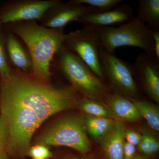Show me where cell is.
I'll return each instance as SVG.
<instances>
[{"mask_svg":"<svg viewBox=\"0 0 159 159\" xmlns=\"http://www.w3.org/2000/svg\"><path fill=\"white\" fill-rule=\"evenodd\" d=\"M12 68L0 77V112L9 130L7 153L28 152L35 131L54 114L77 106L80 95L72 85L61 87Z\"/></svg>","mask_w":159,"mask_h":159,"instance_id":"1","label":"cell"},{"mask_svg":"<svg viewBox=\"0 0 159 159\" xmlns=\"http://www.w3.org/2000/svg\"><path fill=\"white\" fill-rule=\"evenodd\" d=\"M6 25L9 32L25 45L32 62L31 73L39 79L51 80L54 58L64 44V29H48L35 21Z\"/></svg>","mask_w":159,"mask_h":159,"instance_id":"2","label":"cell"},{"mask_svg":"<svg viewBox=\"0 0 159 159\" xmlns=\"http://www.w3.org/2000/svg\"><path fill=\"white\" fill-rule=\"evenodd\" d=\"M53 69L62 74L85 98L101 101L109 95L104 81L64 44L55 56Z\"/></svg>","mask_w":159,"mask_h":159,"instance_id":"3","label":"cell"},{"mask_svg":"<svg viewBox=\"0 0 159 159\" xmlns=\"http://www.w3.org/2000/svg\"><path fill=\"white\" fill-rule=\"evenodd\" d=\"M94 29L101 48L107 52L115 53L116 49L122 47H135L156 58L153 30L148 28L138 16L118 27Z\"/></svg>","mask_w":159,"mask_h":159,"instance_id":"4","label":"cell"},{"mask_svg":"<svg viewBox=\"0 0 159 159\" xmlns=\"http://www.w3.org/2000/svg\"><path fill=\"white\" fill-rule=\"evenodd\" d=\"M38 142L40 145L66 146L82 154L87 153L91 149L84 122L75 116L56 122L40 136Z\"/></svg>","mask_w":159,"mask_h":159,"instance_id":"5","label":"cell"},{"mask_svg":"<svg viewBox=\"0 0 159 159\" xmlns=\"http://www.w3.org/2000/svg\"><path fill=\"white\" fill-rule=\"evenodd\" d=\"M64 45L104 81L101 60L102 48L95 29L83 27L66 34Z\"/></svg>","mask_w":159,"mask_h":159,"instance_id":"6","label":"cell"},{"mask_svg":"<svg viewBox=\"0 0 159 159\" xmlns=\"http://www.w3.org/2000/svg\"><path fill=\"white\" fill-rule=\"evenodd\" d=\"M101 60L104 78H107L114 88L126 96L137 97L139 89L134 79L133 66L101 48Z\"/></svg>","mask_w":159,"mask_h":159,"instance_id":"7","label":"cell"},{"mask_svg":"<svg viewBox=\"0 0 159 159\" xmlns=\"http://www.w3.org/2000/svg\"><path fill=\"white\" fill-rule=\"evenodd\" d=\"M59 0H15L0 12V24L39 21L46 11Z\"/></svg>","mask_w":159,"mask_h":159,"instance_id":"8","label":"cell"},{"mask_svg":"<svg viewBox=\"0 0 159 159\" xmlns=\"http://www.w3.org/2000/svg\"><path fill=\"white\" fill-rule=\"evenodd\" d=\"M97 10L89 6L75 2L71 0L64 2L59 0L51 7L40 20L41 25L50 29H64L67 25L84 15Z\"/></svg>","mask_w":159,"mask_h":159,"instance_id":"9","label":"cell"},{"mask_svg":"<svg viewBox=\"0 0 159 159\" xmlns=\"http://www.w3.org/2000/svg\"><path fill=\"white\" fill-rule=\"evenodd\" d=\"M134 76L138 75L145 93L151 99L159 102V61L145 53L139 54L133 65Z\"/></svg>","mask_w":159,"mask_h":159,"instance_id":"10","label":"cell"},{"mask_svg":"<svg viewBox=\"0 0 159 159\" xmlns=\"http://www.w3.org/2000/svg\"><path fill=\"white\" fill-rule=\"evenodd\" d=\"M134 17L131 7L127 4H122L108 11L88 13L79 18L76 21L81 23L84 27L96 29L122 25Z\"/></svg>","mask_w":159,"mask_h":159,"instance_id":"11","label":"cell"},{"mask_svg":"<svg viewBox=\"0 0 159 159\" xmlns=\"http://www.w3.org/2000/svg\"><path fill=\"white\" fill-rule=\"evenodd\" d=\"M126 128L120 121H116L100 139L101 148L107 159H123V149Z\"/></svg>","mask_w":159,"mask_h":159,"instance_id":"12","label":"cell"},{"mask_svg":"<svg viewBox=\"0 0 159 159\" xmlns=\"http://www.w3.org/2000/svg\"><path fill=\"white\" fill-rule=\"evenodd\" d=\"M6 49L11 67L25 73H31L32 64L29 52L17 37L9 32L6 34Z\"/></svg>","mask_w":159,"mask_h":159,"instance_id":"13","label":"cell"},{"mask_svg":"<svg viewBox=\"0 0 159 159\" xmlns=\"http://www.w3.org/2000/svg\"><path fill=\"white\" fill-rule=\"evenodd\" d=\"M115 118L126 122H136L142 118L133 101L118 93L111 94L106 98Z\"/></svg>","mask_w":159,"mask_h":159,"instance_id":"14","label":"cell"},{"mask_svg":"<svg viewBox=\"0 0 159 159\" xmlns=\"http://www.w3.org/2000/svg\"><path fill=\"white\" fill-rule=\"evenodd\" d=\"M138 16L148 28L159 31V0L139 1Z\"/></svg>","mask_w":159,"mask_h":159,"instance_id":"15","label":"cell"},{"mask_svg":"<svg viewBox=\"0 0 159 159\" xmlns=\"http://www.w3.org/2000/svg\"><path fill=\"white\" fill-rule=\"evenodd\" d=\"M86 130L96 139H100L110 129L115 121L111 118L88 116L84 121Z\"/></svg>","mask_w":159,"mask_h":159,"instance_id":"16","label":"cell"},{"mask_svg":"<svg viewBox=\"0 0 159 159\" xmlns=\"http://www.w3.org/2000/svg\"><path fill=\"white\" fill-rule=\"evenodd\" d=\"M141 117L146 120L152 130L159 131V111L158 107L152 102L145 100L136 99L133 101Z\"/></svg>","mask_w":159,"mask_h":159,"instance_id":"17","label":"cell"},{"mask_svg":"<svg viewBox=\"0 0 159 159\" xmlns=\"http://www.w3.org/2000/svg\"><path fill=\"white\" fill-rule=\"evenodd\" d=\"M76 106L90 116L115 118L108 107L98 100L84 97L79 100Z\"/></svg>","mask_w":159,"mask_h":159,"instance_id":"18","label":"cell"},{"mask_svg":"<svg viewBox=\"0 0 159 159\" xmlns=\"http://www.w3.org/2000/svg\"><path fill=\"white\" fill-rule=\"evenodd\" d=\"M2 25L0 24V77L9 76L12 72L6 49V34L2 29Z\"/></svg>","mask_w":159,"mask_h":159,"instance_id":"19","label":"cell"},{"mask_svg":"<svg viewBox=\"0 0 159 159\" xmlns=\"http://www.w3.org/2000/svg\"><path fill=\"white\" fill-rule=\"evenodd\" d=\"M138 150L142 155L147 156L157 153L159 149L158 140L152 135L144 134L137 146Z\"/></svg>","mask_w":159,"mask_h":159,"instance_id":"20","label":"cell"},{"mask_svg":"<svg viewBox=\"0 0 159 159\" xmlns=\"http://www.w3.org/2000/svg\"><path fill=\"white\" fill-rule=\"evenodd\" d=\"M75 2L89 6L98 11H108L115 8L122 0H74Z\"/></svg>","mask_w":159,"mask_h":159,"instance_id":"21","label":"cell"},{"mask_svg":"<svg viewBox=\"0 0 159 159\" xmlns=\"http://www.w3.org/2000/svg\"><path fill=\"white\" fill-rule=\"evenodd\" d=\"M28 154L33 159H47L53 156L52 152L46 145H35L29 148L28 150Z\"/></svg>","mask_w":159,"mask_h":159,"instance_id":"22","label":"cell"},{"mask_svg":"<svg viewBox=\"0 0 159 159\" xmlns=\"http://www.w3.org/2000/svg\"><path fill=\"white\" fill-rule=\"evenodd\" d=\"M9 141V130L4 117L0 115V152L6 151Z\"/></svg>","mask_w":159,"mask_h":159,"instance_id":"23","label":"cell"},{"mask_svg":"<svg viewBox=\"0 0 159 159\" xmlns=\"http://www.w3.org/2000/svg\"><path fill=\"white\" fill-rule=\"evenodd\" d=\"M142 135L135 131L128 129L126 130L125 133V142H128L134 146H138L142 139Z\"/></svg>","mask_w":159,"mask_h":159,"instance_id":"24","label":"cell"},{"mask_svg":"<svg viewBox=\"0 0 159 159\" xmlns=\"http://www.w3.org/2000/svg\"><path fill=\"white\" fill-rule=\"evenodd\" d=\"M136 146L125 141L123 146V159H134L136 157Z\"/></svg>","mask_w":159,"mask_h":159,"instance_id":"25","label":"cell"},{"mask_svg":"<svg viewBox=\"0 0 159 159\" xmlns=\"http://www.w3.org/2000/svg\"><path fill=\"white\" fill-rule=\"evenodd\" d=\"M153 38L154 40L155 54L156 59L159 61V31L153 30Z\"/></svg>","mask_w":159,"mask_h":159,"instance_id":"26","label":"cell"},{"mask_svg":"<svg viewBox=\"0 0 159 159\" xmlns=\"http://www.w3.org/2000/svg\"><path fill=\"white\" fill-rule=\"evenodd\" d=\"M0 159H8V153L6 151L0 152Z\"/></svg>","mask_w":159,"mask_h":159,"instance_id":"27","label":"cell"},{"mask_svg":"<svg viewBox=\"0 0 159 159\" xmlns=\"http://www.w3.org/2000/svg\"><path fill=\"white\" fill-rule=\"evenodd\" d=\"M147 156H145L142 155V156H136L135 157L134 159H147Z\"/></svg>","mask_w":159,"mask_h":159,"instance_id":"28","label":"cell"},{"mask_svg":"<svg viewBox=\"0 0 159 159\" xmlns=\"http://www.w3.org/2000/svg\"><path fill=\"white\" fill-rule=\"evenodd\" d=\"M84 159H95L94 158V157H92V156H89L88 157H85V158Z\"/></svg>","mask_w":159,"mask_h":159,"instance_id":"29","label":"cell"},{"mask_svg":"<svg viewBox=\"0 0 159 159\" xmlns=\"http://www.w3.org/2000/svg\"><path fill=\"white\" fill-rule=\"evenodd\" d=\"M69 159H78V158L77 157H72Z\"/></svg>","mask_w":159,"mask_h":159,"instance_id":"30","label":"cell"},{"mask_svg":"<svg viewBox=\"0 0 159 159\" xmlns=\"http://www.w3.org/2000/svg\"></svg>","mask_w":159,"mask_h":159,"instance_id":"31","label":"cell"}]
</instances>
